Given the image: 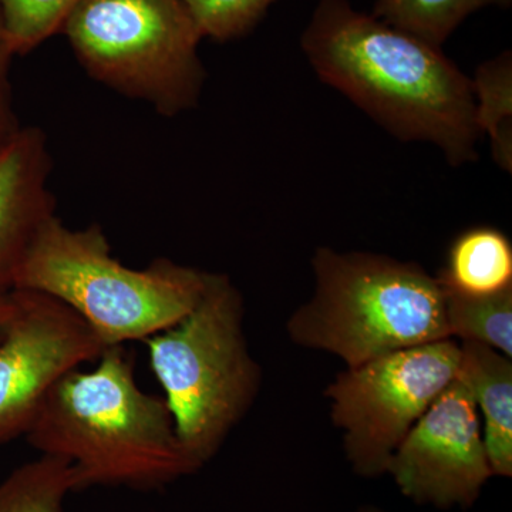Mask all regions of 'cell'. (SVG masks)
I'll list each match as a JSON object with an SVG mask.
<instances>
[{"mask_svg":"<svg viewBox=\"0 0 512 512\" xmlns=\"http://www.w3.org/2000/svg\"><path fill=\"white\" fill-rule=\"evenodd\" d=\"M52 168L47 136L36 126H22L0 151V298L15 291L33 242L56 217Z\"/></svg>","mask_w":512,"mask_h":512,"instance_id":"10","label":"cell"},{"mask_svg":"<svg viewBox=\"0 0 512 512\" xmlns=\"http://www.w3.org/2000/svg\"><path fill=\"white\" fill-rule=\"evenodd\" d=\"M82 0H0L3 42L13 56L28 55L56 33Z\"/></svg>","mask_w":512,"mask_h":512,"instance_id":"17","label":"cell"},{"mask_svg":"<svg viewBox=\"0 0 512 512\" xmlns=\"http://www.w3.org/2000/svg\"><path fill=\"white\" fill-rule=\"evenodd\" d=\"M437 278L444 288L464 295H493L512 288L510 238L490 225L466 229L451 242Z\"/></svg>","mask_w":512,"mask_h":512,"instance_id":"12","label":"cell"},{"mask_svg":"<svg viewBox=\"0 0 512 512\" xmlns=\"http://www.w3.org/2000/svg\"><path fill=\"white\" fill-rule=\"evenodd\" d=\"M365 512H377V511H373V510H367V511H365Z\"/></svg>","mask_w":512,"mask_h":512,"instance_id":"22","label":"cell"},{"mask_svg":"<svg viewBox=\"0 0 512 512\" xmlns=\"http://www.w3.org/2000/svg\"><path fill=\"white\" fill-rule=\"evenodd\" d=\"M512 0H376L372 15L430 45L440 47L477 10L508 8Z\"/></svg>","mask_w":512,"mask_h":512,"instance_id":"16","label":"cell"},{"mask_svg":"<svg viewBox=\"0 0 512 512\" xmlns=\"http://www.w3.org/2000/svg\"><path fill=\"white\" fill-rule=\"evenodd\" d=\"M202 37L228 42L247 35L275 0H183Z\"/></svg>","mask_w":512,"mask_h":512,"instance_id":"18","label":"cell"},{"mask_svg":"<svg viewBox=\"0 0 512 512\" xmlns=\"http://www.w3.org/2000/svg\"><path fill=\"white\" fill-rule=\"evenodd\" d=\"M94 363L50 390L26 433L30 446L69 461L79 491L161 490L200 470L181 446L165 400L138 387L123 346H109Z\"/></svg>","mask_w":512,"mask_h":512,"instance_id":"2","label":"cell"},{"mask_svg":"<svg viewBox=\"0 0 512 512\" xmlns=\"http://www.w3.org/2000/svg\"><path fill=\"white\" fill-rule=\"evenodd\" d=\"M315 291L288 319L289 338L356 367L397 350L451 339L439 278L416 262L318 248Z\"/></svg>","mask_w":512,"mask_h":512,"instance_id":"3","label":"cell"},{"mask_svg":"<svg viewBox=\"0 0 512 512\" xmlns=\"http://www.w3.org/2000/svg\"><path fill=\"white\" fill-rule=\"evenodd\" d=\"M320 80L402 141L439 148L453 167L478 158L473 87L440 47L353 8L319 0L301 36Z\"/></svg>","mask_w":512,"mask_h":512,"instance_id":"1","label":"cell"},{"mask_svg":"<svg viewBox=\"0 0 512 512\" xmlns=\"http://www.w3.org/2000/svg\"><path fill=\"white\" fill-rule=\"evenodd\" d=\"M458 362L460 343L444 339L376 357L336 376L325 396L357 473H386L407 433L456 380Z\"/></svg>","mask_w":512,"mask_h":512,"instance_id":"7","label":"cell"},{"mask_svg":"<svg viewBox=\"0 0 512 512\" xmlns=\"http://www.w3.org/2000/svg\"><path fill=\"white\" fill-rule=\"evenodd\" d=\"M12 52L5 43H0V151L3 150L22 128L15 109L12 83H10V63Z\"/></svg>","mask_w":512,"mask_h":512,"instance_id":"19","label":"cell"},{"mask_svg":"<svg viewBox=\"0 0 512 512\" xmlns=\"http://www.w3.org/2000/svg\"><path fill=\"white\" fill-rule=\"evenodd\" d=\"M0 43H5V42H3L2 29H0ZM5 45H6V43H5Z\"/></svg>","mask_w":512,"mask_h":512,"instance_id":"21","label":"cell"},{"mask_svg":"<svg viewBox=\"0 0 512 512\" xmlns=\"http://www.w3.org/2000/svg\"><path fill=\"white\" fill-rule=\"evenodd\" d=\"M13 312H15V299L12 292L0 298V336L3 335V330L12 318Z\"/></svg>","mask_w":512,"mask_h":512,"instance_id":"20","label":"cell"},{"mask_svg":"<svg viewBox=\"0 0 512 512\" xmlns=\"http://www.w3.org/2000/svg\"><path fill=\"white\" fill-rule=\"evenodd\" d=\"M77 491L72 464L40 454L0 483V512H64L67 495Z\"/></svg>","mask_w":512,"mask_h":512,"instance_id":"14","label":"cell"},{"mask_svg":"<svg viewBox=\"0 0 512 512\" xmlns=\"http://www.w3.org/2000/svg\"><path fill=\"white\" fill-rule=\"evenodd\" d=\"M207 272L160 258L133 269L111 255L99 225L73 229L52 218L33 242L16 289L45 293L72 309L109 348L175 325L200 301Z\"/></svg>","mask_w":512,"mask_h":512,"instance_id":"4","label":"cell"},{"mask_svg":"<svg viewBox=\"0 0 512 512\" xmlns=\"http://www.w3.org/2000/svg\"><path fill=\"white\" fill-rule=\"evenodd\" d=\"M387 473L417 503L470 505L493 476L480 414L457 380L443 390L390 458Z\"/></svg>","mask_w":512,"mask_h":512,"instance_id":"9","label":"cell"},{"mask_svg":"<svg viewBox=\"0 0 512 512\" xmlns=\"http://www.w3.org/2000/svg\"><path fill=\"white\" fill-rule=\"evenodd\" d=\"M15 312L0 336V446L26 436L47 394L107 348L62 302L13 291Z\"/></svg>","mask_w":512,"mask_h":512,"instance_id":"8","label":"cell"},{"mask_svg":"<svg viewBox=\"0 0 512 512\" xmlns=\"http://www.w3.org/2000/svg\"><path fill=\"white\" fill-rule=\"evenodd\" d=\"M244 318V298L231 278L207 272L197 305L144 340L175 433L198 468L220 451L261 387V367L249 352Z\"/></svg>","mask_w":512,"mask_h":512,"instance_id":"5","label":"cell"},{"mask_svg":"<svg viewBox=\"0 0 512 512\" xmlns=\"http://www.w3.org/2000/svg\"><path fill=\"white\" fill-rule=\"evenodd\" d=\"M457 382L483 414V439L491 471L512 476L511 357L476 342H460Z\"/></svg>","mask_w":512,"mask_h":512,"instance_id":"11","label":"cell"},{"mask_svg":"<svg viewBox=\"0 0 512 512\" xmlns=\"http://www.w3.org/2000/svg\"><path fill=\"white\" fill-rule=\"evenodd\" d=\"M474 107L481 136L490 138L491 154L501 170L512 173L511 52L481 64L473 79Z\"/></svg>","mask_w":512,"mask_h":512,"instance_id":"13","label":"cell"},{"mask_svg":"<svg viewBox=\"0 0 512 512\" xmlns=\"http://www.w3.org/2000/svg\"><path fill=\"white\" fill-rule=\"evenodd\" d=\"M443 289L451 339L480 343L512 357V288L484 296Z\"/></svg>","mask_w":512,"mask_h":512,"instance_id":"15","label":"cell"},{"mask_svg":"<svg viewBox=\"0 0 512 512\" xmlns=\"http://www.w3.org/2000/svg\"><path fill=\"white\" fill-rule=\"evenodd\" d=\"M62 32L83 69L160 116L197 107L202 37L183 0H82Z\"/></svg>","mask_w":512,"mask_h":512,"instance_id":"6","label":"cell"}]
</instances>
